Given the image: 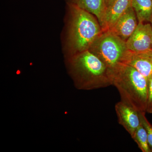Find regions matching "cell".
Wrapping results in <instances>:
<instances>
[{
	"mask_svg": "<svg viewBox=\"0 0 152 152\" xmlns=\"http://www.w3.org/2000/svg\"><path fill=\"white\" fill-rule=\"evenodd\" d=\"M68 65L78 89H97L112 85L110 69L88 50L69 58Z\"/></svg>",
	"mask_w": 152,
	"mask_h": 152,
	"instance_id": "obj_1",
	"label": "cell"
},
{
	"mask_svg": "<svg viewBox=\"0 0 152 152\" xmlns=\"http://www.w3.org/2000/svg\"><path fill=\"white\" fill-rule=\"evenodd\" d=\"M110 75L121 101L139 112L146 113L148 80L135 68L122 62L110 69Z\"/></svg>",
	"mask_w": 152,
	"mask_h": 152,
	"instance_id": "obj_2",
	"label": "cell"
},
{
	"mask_svg": "<svg viewBox=\"0 0 152 152\" xmlns=\"http://www.w3.org/2000/svg\"><path fill=\"white\" fill-rule=\"evenodd\" d=\"M68 4L71 15L67 39L70 58L88 50L103 31L92 14L74 5Z\"/></svg>",
	"mask_w": 152,
	"mask_h": 152,
	"instance_id": "obj_3",
	"label": "cell"
},
{
	"mask_svg": "<svg viewBox=\"0 0 152 152\" xmlns=\"http://www.w3.org/2000/svg\"><path fill=\"white\" fill-rule=\"evenodd\" d=\"M88 50L111 69L121 62L128 49L125 41L108 31L103 32Z\"/></svg>",
	"mask_w": 152,
	"mask_h": 152,
	"instance_id": "obj_4",
	"label": "cell"
},
{
	"mask_svg": "<svg viewBox=\"0 0 152 152\" xmlns=\"http://www.w3.org/2000/svg\"><path fill=\"white\" fill-rule=\"evenodd\" d=\"M121 62L132 66L148 80L152 76V49L136 52L127 50Z\"/></svg>",
	"mask_w": 152,
	"mask_h": 152,
	"instance_id": "obj_5",
	"label": "cell"
},
{
	"mask_svg": "<svg viewBox=\"0 0 152 152\" xmlns=\"http://www.w3.org/2000/svg\"><path fill=\"white\" fill-rule=\"evenodd\" d=\"M152 38L151 24L138 22L136 29L126 42L127 48L128 50L136 52L152 49Z\"/></svg>",
	"mask_w": 152,
	"mask_h": 152,
	"instance_id": "obj_6",
	"label": "cell"
},
{
	"mask_svg": "<svg viewBox=\"0 0 152 152\" xmlns=\"http://www.w3.org/2000/svg\"><path fill=\"white\" fill-rule=\"evenodd\" d=\"M115 110L120 124L132 137L141 124L139 112L121 101L116 104Z\"/></svg>",
	"mask_w": 152,
	"mask_h": 152,
	"instance_id": "obj_7",
	"label": "cell"
},
{
	"mask_svg": "<svg viewBox=\"0 0 152 152\" xmlns=\"http://www.w3.org/2000/svg\"><path fill=\"white\" fill-rule=\"evenodd\" d=\"M137 21L135 11L131 6L108 31L126 42L136 29Z\"/></svg>",
	"mask_w": 152,
	"mask_h": 152,
	"instance_id": "obj_8",
	"label": "cell"
},
{
	"mask_svg": "<svg viewBox=\"0 0 152 152\" xmlns=\"http://www.w3.org/2000/svg\"><path fill=\"white\" fill-rule=\"evenodd\" d=\"M132 0H116L106 10L102 24L103 32L109 31L117 20L129 7L132 6Z\"/></svg>",
	"mask_w": 152,
	"mask_h": 152,
	"instance_id": "obj_9",
	"label": "cell"
},
{
	"mask_svg": "<svg viewBox=\"0 0 152 152\" xmlns=\"http://www.w3.org/2000/svg\"><path fill=\"white\" fill-rule=\"evenodd\" d=\"M67 2L94 15L101 26L102 24L106 10L104 0H67Z\"/></svg>",
	"mask_w": 152,
	"mask_h": 152,
	"instance_id": "obj_10",
	"label": "cell"
},
{
	"mask_svg": "<svg viewBox=\"0 0 152 152\" xmlns=\"http://www.w3.org/2000/svg\"><path fill=\"white\" fill-rule=\"evenodd\" d=\"M132 6L138 22H150L152 17V0H132Z\"/></svg>",
	"mask_w": 152,
	"mask_h": 152,
	"instance_id": "obj_11",
	"label": "cell"
},
{
	"mask_svg": "<svg viewBox=\"0 0 152 152\" xmlns=\"http://www.w3.org/2000/svg\"><path fill=\"white\" fill-rule=\"evenodd\" d=\"M132 137L142 152H151L148 142L146 130L142 124V122Z\"/></svg>",
	"mask_w": 152,
	"mask_h": 152,
	"instance_id": "obj_12",
	"label": "cell"
},
{
	"mask_svg": "<svg viewBox=\"0 0 152 152\" xmlns=\"http://www.w3.org/2000/svg\"><path fill=\"white\" fill-rule=\"evenodd\" d=\"M140 117L142 124L146 130L148 135V142L149 146L151 149V152L152 151V125L147 119L145 116V112H139Z\"/></svg>",
	"mask_w": 152,
	"mask_h": 152,
	"instance_id": "obj_13",
	"label": "cell"
},
{
	"mask_svg": "<svg viewBox=\"0 0 152 152\" xmlns=\"http://www.w3.org/2000/svg\"><path fill=\"white\" fill-rule=\"evenodd\" d=\"M146 112L148 113L152 114V76L149 80L148 94Z\"/></svg>",
	"mask_w": 152,
	"mask_h": 152,
	"instance_id": "obj_14",
	"label": "cell"
},
{
	"mask_svg": "<svg viewBox=\"0 0 152 152\" xmlns=\"http://www.w3.org/2000/svg\"><path fill=\"white\" fill-rule=\"evenodd\" d=\"M116 0H104L105 3L106 10L107 8L111 5Z\"/></svg>",
	"mask_w": 152,
	"mask_h": 152,
	"instance_id": "obj_15",
	"label": "cell"
},
{
	"mask_svg": "<svg viewBox=\"0 0 152 152\" xmlns=\"http://www.w3.org/2000/svg\"><path fill=\"white\" fill-rule=\"evenodd\" d=\"M150 23H151V26L152 27V17H151V20H150Z\"/></svg>",
	"mask_w": 152,
	"mask_h": 152,
	"instance_id": "obj_16",
	"label": "cell"
},
{
	"mask_svg": "<svg viewBox=\"0 0 152 152\" xmlns=\"http://www.w3.org/2000/svg\"><path fill=\"white\" fill-rule=\"evenodd\" d=\"M151 48L152 49V41H151Z\"/></svg>",
	"mask_w": 152,
	"mask_h": 152,
	"instance_id": "obj_17",
	"label": "cell"
},
{
	"mask_svg": "<svg viewBox=\"0 0 152 152\" xmlns=\"http://www.w3.org/2000/svg\"><path fill=\"white\" fill-rule=\"evenodd\" d=\"M151 152H152V151Z\"/></svg>",
	"mask_w": 152,
	"mask_h": 152,
	"instance_id": "obj_18",
	"label": "cell"
}]
</instances>
